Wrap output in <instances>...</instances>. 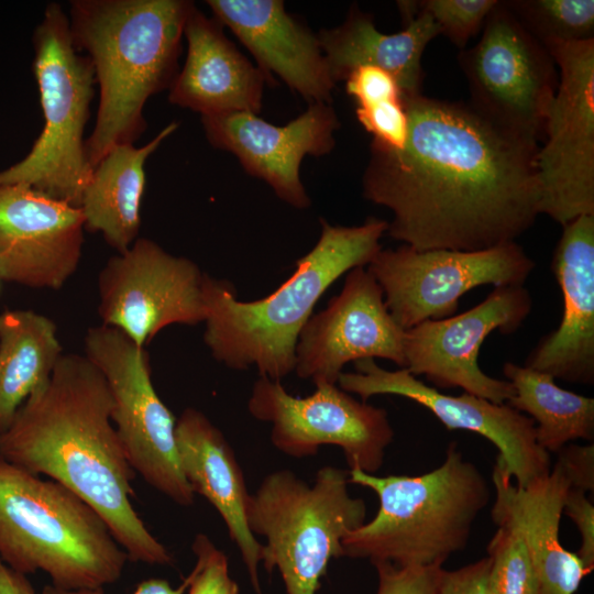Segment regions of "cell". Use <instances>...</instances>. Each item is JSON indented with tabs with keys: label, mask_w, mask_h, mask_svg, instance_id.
<instances>
[{
	"label": "cell",
	"mask_w": 594,
	"mask_h": 594,
	"mask_svg": "<svg viewBox=\"0 0 594 594\" xmlns=\"http://www.w3.org/2000/svg\"><path fill=\"white\" fill-rule=\"evenodd\" d=\"M344 80L348 95L356 102L358 120L372 134V143L400 150L408 134V116L395 78L381 68L362 66Z\"/></svg>",
	"instance_id": "cell-29"
},
{
	"label": "cell",
	"mask_w": 594,
	"mask_h": 594,
	"mask_svg": "<svg viewBox=\"0 0 594 594\" xmlns=\"http://www.w3.org/2000/svg\"><path fill=\"white\" fill-rule=\"evenodd\" d=\"M378 576L376 594H437L442 564L398 566L387 561L373 562Z\"/></svg>",
	"instance_id": "cell-34"
},
{
	"label": "cell",
	"mask_w": 594,
	"mask_h": 594,
	"mask_svg": "<svg viewBox=\"0 0 594 594\" xmlns=\"http://www.w3.org/2000/svg\"><path fill=\"white\" fill-rule=\"evenodd\" d=\"M175 440L185 479L220 514L255 592L262 594L257 571L263 544L248 524L251 494L232 447L204 413L191 407L176 419Z\"/></svg>",
	"instance_id": "cell-24"
},
{
	"label": "cell",
	"mask_w": 594,
	"mask_h": 594,
	"mask_svg": "<svg viewBox=\"0 0 594 594\" xmlns=\"http://www.w3.org/2000/svg\"><path fill=\"white\" fill-rule=\"evenodd\" d=\"M564 463L574 488L594 491V446L568 444L558 453Z\"/></svg>",
	"instance_id": "cell-37"
},
{
	"label": "cell",
	"mask_w": 594,
	"mask_h": 594,
	"mask_svg": "<svg viewBox=\"0 0 594 594\" xmlns=\"http://www.w3.org/2000/svg\"><path fill=\"white\" fill-rule=\"evenodd\" d=\"M190 579L191 576L189 573L177 587H173L169 582L164 579L144 580L138 584L132 594H185L190 583ZM41 594H105V592L103 587L63 590L48 584L43 587Z\"/></svg>",
	"instance_id": "cell-38"
},
{
	"label": "cell",
	"mask_w": 594,
	"mask_h": 594,
	"mask_svg": "<svg viewBox=\"0 0 594 594\" xmlns=\"http://www.w3.org/2000/svg\"><path fill=\"white\" fill-rule=\"evenodd\" d=\"M176 129V122L169 123L142 147L117 145L94 167L79 206L85 229L101 233L118 253L128 250L139 235L145 162Z\"/></svg>",
	"instance_id": "cell-26"
},
{
	"label": "cell",
	"mask_w": 594,
	"mask_h": 594,
	"mask_svg": "<svg viewBox=\"0 0 594 594\" xmlns=\"http://www.w3.org/2000/svg\"><path fill=\"white\" fill-rule=\"evenodd\" d=\"M543 46L560 74L536 155L539 213L563 227L594 216V38Z\"/></svg>",
	"instance_id": "cell-11"
},
{
	"label": "cell",
	"mask_w": 594,
	"mask_h": 594,
	"mask_svg": "<svg viewBox=\"0 0 594 594\" xmlns=\"http://www.w3.org/2000/svg\"><path fill=\"white\" fill-rule=\"evenodd\" d=\"M400 150L371 144L363 196L388 208L387 233L417 250L477 251L513 242L539 213L536 155L470 105L404 96Z\"/></svg>",
	"instance_id": "cell-1"
},
{
	"label": "cell",
	"mask_w": 594,
	"mask_h": 594,
	"mask_svg": "<svg viewBox=\"0 0 594 594\" xmlns=\"http://www.w3.org/2000/svg\"><path fill=\"white\" fill-rule=\"evenodd\" d=\"M101 372L82 354H63L0 433V458L46 475L87 502L106 521L129 561L169 565L168 549L131 503L134 470L111 419Z\"/></svg>",
	"instance_id": "cell-2"
},
{
	"label": "cell",
	"mask_w": 594,
	"mask_h": 594,
	"mask_svg": "<svg viewBox=\"0 0 594 594\" xmlns=\"http://www.w3.org/2000/svg\"><path fill=\"white\" fill-rule=\"evenodd\" d=\"M320 222L316 245L262 299L241 301L229 282L206 274L204 341L215 360L233 370L255 366L260 376L279 382L294 371L298 337L315 305L341 275L370 264L388 228L376 218L355 227Z\"/></svg>",
	"instance_id": "cell-4"
},
{
	"label": "cell",
	"mask_w": 594,
	"mask_h": 594,
	"mask_svg": "<svg viewBox=\"0 0 594 594\" xmlns=\"http://www.w3.org/2000/svg\"><path fill=\"white\" fill-rule=\"evenodd\" d=\"M497 0H422L418 9L431 16L457 46L463 48L483 26Z\"/></svg>",
	"instance_id": "cell-32"
},
{
	"label": "cell",
	"mask_w": 594,
	"mask_h": 594,
	"mask_svg": "<svg viewBox=\"0 0 594 594\" xmlns=\"http://www.w3.org/2000/svg\"><path fill=\"white\" fill-rule=\"evenodd\" d=\"M492 481V520L522 538L536 570L539 594H574L590 571L559 537L564 501L572 486L564 463L557 458L547 473L518 486L495 462Z\"/></svg>",
	"instance_id": "cell-21"
},
{
	"label": "cell",
	"mask_w": 594,
	"mask_h": 594,
	"mask_svg": "<svg viewBox=\"0 0 594 594\" xmlns=\"http://www.w3.org/2000/svg\"><path fill=\"white\" fill-rule=\"evenodd\" d=\"M196 564L190 572L187 594H240L229 574L227 556L205 534H197L191 544Z\"/></svg>",
	"instance_id": "cell-33"
},
{
	"label": "cell",
	"mask_w": 594,
	"mask_h": 594,
	"mask_svg": "<svg viewBox=\"0 0 594 594\" xmlns=\"http://www.w3.org/2000/svg\"><path fill=\"white\" fill-rule=\"evenodd\" d=\"M84 346L106 380L111 419L134 472L174 503L190 506L195 493L180 469L176 418L155 391L146 348L102 323L87 330Z\"/></svg>",
	"instance_id": "cell-9"
},
{
	"label": "cell",
	"mask_w": 594,
	"mask_h": 594,
	"mask_svg": "<svg viewBox=\"0 0 594 594\" xmlns=\"http://www.w3.org/2000/svg\"><path fill=\"white\" fill-rule=\"evenodd\" d=\"M184 35L186 62L169 87L168 100L201 116L256 114L262 107L266 74L224 36L222 25L194 6Z\"/></svg>",
	"instance_id": "cell-23"
},
{
	"label": "cell",
	"mask_w": 594,
	"mask_h": 594,
	"mask_svg": "<svg viewBox=\"0 0 594 594\" xmlns=\"http://www.w3.org/2000/svg\"><path fill=\"white\" fill-rule=\"evenodd\" d=\"M532 308L524 286L494 288L473 308L438 320H425L405 330L406 370L425 375L432 387H460L495 404H505L514 388L508 381L485 374L477 363L486 337L495 330L510 334L519 329Z\"/></svg>",
	"instance_id": "cell-15"
},
{
	"label": "cell",
	"mask_w": 594,
	"mask_h": 594,
	"mask_svg": "<svg viewBox=\"0 0 594 594\" xmlns=\"http://www.w3.org/2000/svg\"><path fill=\"white\" fill-rule=\"evenodd\" d=\"M404 338L377 280L364 266L354 267L342 290L300 331L294 371L317 386L337 384L343 366L359 360L385 359L405 369Z\"/></svg>",
	"instance_id": "cell-17"
},
{
	"label": "cell",
	"mask_w": 594,
	"mask_h": 594,
	"mask_svg": "<svg viewBox=\"0 0 594 594\" xmlns=\"http://www.w3.org/2000/svg\"><path fill=\"white\" fill-rule=\"evenodd\" d=\"M488 556L458 570L443 569L437 594H491Z\"/></svg>",
	"instance_id": "cell-36"
},
{
	"label": "cell",
	"mask_w": 594,
	"mask_h": 594,
	"mask_svg": "<svg viewBox=\"0 0 594 594\" xmlns=\"http://www.w3.org/2000/svg\"><path fill=\"white\" fill-rule=\"evenodd\" d=\"M215 20L228 26L265 73L294 91L328 103L336 86L317 35L285 11L279 0H209Z\"/></svg>",
	"instance_id": "cell-22"
},
{
	"label": "cell",
	"mask_w": 594,
	"mask_h": 594,
	"mask_svg": "<svg viewBox=\"0 0 594 594\" xmlns=\"http://www.w3.org/2000/svg\"><path fill=\"white\" fill-rule=\"evenodd\" d=\"M206 274L191 260L138 238L110 257L98 276L101 323L122 331L139 346L170 324L194 326L206 319Z\"/></svg>",
	"instance_id": "cell-14"
},
{
	"label": "cell",
	"mask_w": 594,
	"mask_h": 594,
	"mask_svg": "<svg viewBox=\"0 0 594 594\" xmlns=\"http://www.w3.org/2000/svg\"><path fill=\"white\" fill-rule=\"evenodd\" d=\"M349 471L321 468L309 485L289 470L270 473L251 494L246 518L263 536L265 570L277 569L287 594H316L344 537L366 519V505L348 491Z\"/></svg>",
	"instance_id": "cell-7"
},
{
	"label": "cell",
	"mask_w": 594,
	"mask_h": 594,
	"mask_svg": "<svg viewBox=\"0 0 594 594\" xmlns=\"http://www.w3.org/2000/svg\"><path fill=\"white\" fill-rule=\"evenodd\" d=\"M0 559L63 590L121 579L129 558L102 517L73 491L0 458Z\"/></svg>",
	"instance_id": "cell-6"
},
{
	"label": "cell",
	"mask_w": 594,
	"mask_h": 594,
	"mask_svg": "<svg viewBox=\"0 0 594 594\" xmlns=\"http://www.w3.org/2000/svg\"><path fill=\"white\" fill-rule=\"evenodd\" d=\"M536 264L516 241L477 251L381 250L367 265L403 328L455 315L460 298L482 285L522 286Z\"/></svg>",
	"instance_id": "cell-12"
},
{
	"label": "cell",
	"mask_w": 594,
	"mask_h": 594,
	"mask_svg": "<svg viewBox=\"0 0 594 594\" xmlns=\"http://www.w3.org/2000/svg\"><path fill=\"white\" fill-rule=\"evenodd\" d=\"M349 483L372 490L380 507L373 519L344 537L343 557L398 566L443 564L465 549L491 499L487 480L457 442L448 446L442 464L427 473L377 476L350 469Z\"/></svg>",
	"instance_id": "cell-5"
},
{
	"label": "cell",
	"mask_w": 594,
	"mask_h": 594,
	"mask_svg": "<svg viewBox=\"0 0 594 594\" xmlns=\"http://www.w3.org/2000/svg\"><path fill=\"white\" fill-rule=\"evenodd\" d=\"M483 29L477 44L459 55L471 91L470 106L504 133L538 145L558 87L556 64L503 1Z\"/></svg>",
	"instance_id": "cell-10"
},
{
	"label": "cell",
	"mask_w": 594,
	"mask_h": 594,
	"mask_svg": "<svg viewBox=\"0 0 594 594\" xmlns=\"http://www.w3.org/2000/svg\"><path fill=\"white\" fill-rule=\"evenodd\" d=\"M439 34L431 16L419 9L400 32L385 34L369 13L353 6L341 25L321 30L317 37L336 82L355 68L373 66L391 74L403 96H415L421 94L424 51Z\"/></svg>",
	"instance_id": "cell-25"
},
{
	"label": "cell",
	"mask_w": 594,
	"mask_h": 594,
	"mask_svg": "<svg viewBox=\"0 0 594 594\" xmlns=\"http://www.w3.org/2000/svg\"><path fill=\"white\" fill-rule=\"evenodd\" d=\"M491 594H539L529 551L519 534L498 526L487 546Z\"/></svg>",
	"instance_id": "cell-31"
},
{
	"label": "cell",
	"mask_w": 594,
	"mask_h": 594,
	"mask_svg": "<svg viewBox=\"0 0 594 594\" xmlns=\"http://www.w3.org/2000/svg\"><path fill=\"white\" fill-rule=\"evenodd\" d=\"M57 327L33 310L0 312V433L63 355Z\"/></svg>",
	"instance_id": "cell-27"
},
{
	"label": "cell",
	"mask_w": 594,
	"mask_h": 594,
	"mask_svg": "<svg viewBox=\"0 0 594 594\" xmlns=\"http://www.w3.org/2000/svg\"><path fill=\"white\" fill-rule=\"evenodd\" d=\"M69 28L77 50L89 57L99 105L86 140L92 168L114 146L133 144L144 132L147 99L169 88L178 74L186 20L185 0H75Z\"/></svg>",
	"instance_id": "cell-3"
},
{
	"label": "cell",
	"mask_w": 594,
	"mask_h": 594,
	"mask_svg": "<svg viewBox=\"0 0 594 594\" xmlns=\"http://www.w3.org/2000/svg\"><path fill=\"white\" fill-rule=\"evenodd\" d=\"M248 408L255 419L272 424L273 446L296 459L332 444L342 449L350 469L374 474L394 439L385 409L359 402L336 384H320L309 396L295 397L279 381L260 376Z\"/></svg>",
	"instance_id": "cell-13"
},
{
	"label": "cell",
	"mask_w": 594,
	"mask_h": 594,
	"mask_svg": "<svg viewBox=\"0 0 594 594\" xmlns=\"http://www.w3.org/2000/svg\"><path fill=\"white\" fill-rule=\"evenodd\" d=\"M539 42H576L594 38L593 0L503 1Z\"/></svg>",
	"instance_id": "cell-30"
},
{
	"label": "cell",
	"mask_w": 594,
	"mask_h": 594,
	"mask_svg": "<svg viewBox=\"0 0 594 594\" xmlns=\"http://www.w3.org/2000/svg\"><path fill=\"white\" fill-rule=\"evenodd\" d=\"M33 44L44 127L29 154L0 172V185L29 186L79 208L94 170L84 140L95 92L94 67L75 46L59 3L46 7Z\"/></svg>",
	"instance_id": "cell-8"
},
{
	"label": "cell",
	"mask_w": 594,
	"mask_h": 594,
	"mask_svg": "<svg viewBox=\"0 0 594 594\" xmlns=\"http://www.w3.org/2000/svg\"><path fill=\"white\" fill-rule=\"evenodd\" d=\"M80 208L24 185H0V280L62 288L84 245Z\"/></svg>",
	"instance_id": "cell-18"
},
{
	"label": "cell",
	"mask_w": 594,
	"mask_h": 594,
	"mask_svg": "<svg viewBox=\"0 0 594 594\" xmlns=\"http://www.w3.org/2000/svg\"><path fill=\"white\" fill-rule=\"evenodd\" d=\"M565 514L575 525L580 535L578 557L584 568L592 571L594 566V506L586 492L570 487L563 506Z\"/></svg>",
	"instance_id": "cell-35"
},
{
	"label": "cell",
	"mask_w": 594,
	"mask_h": 594,
	"mask_svg": "<svg viewBox=\"0 0 594 594\" xmlns=\"http://www.w3.org/2000/svg\"><path fill=\"white\" fill-rule=\"evenodd\" d=\"M0 594H37L26 575L9 568L0 559Z\"/></svg>",
	"instance_id": "cell-39"
},
{
	"label": "cell",
	"mask_w": 594,
	"mask_h": 594,
	"mask_svg": "<svg viewBox=\"0 0 594 594\" xmlns=\"http://www.w3.org/2000/svg\"><path fill=\"white\" fill-rule=\"evenodd\" d=\"M503 373L514 395L505 403L535 422L536 441L558 453L574 440L594 439V399L564 389L543 372L506 362Z\"/></svg>",
	"instance_id": "cell-28"
},
{
	"label": "cell",
	"mask_w": 594,
	"mask_h": 594,
	"mask_svg": "<svg viewBox=\"0 0 594 594\" xmlns=\"http://www.w3.org/2000/svg\"><path fill=\"white\" fill-rule=\"evenodd\" d=\"M354 366L356 372L340 374L337 383L341 389L359 395L362 402L375 395L402 396L427 408L448 430L484 437L497 448L496 462L516 485L525 486L550 470V453L538 446L534 420L507 404L465 392L448 395L406 369L388 371L372 359L355 361Z\"/></svg>",
	"instance_id": "cell-16"
},
{
	"label": "cell",
	"mask_w": 594,
	"mask_h": 594,
	"mask_svg": "<svg viewBox=\"0 0 594 594\" xmlns=\"http://www.w3.org/2000/svg\"><path fill=\"white\" fill-rule=\"evenodd\" d=\"M201 122L213 146L233 153L249 174L298 209L310 206L299 176L304 156L330 153L340 127L333 108L324 102L310 103L286 125H274L251 112L201 116Z\"/></svg>",
	"instance_id": "cell-19"
},
{
	"label": "cell",
	"mask_w": 594,
	"mask_h": 594,
	"mask_svg": "<svg viewBox=\"0 0 594 594\" xmlns=\"http://www.w3.org/2000/svg\"><path fill=\"white\" fill-rule=\"evenodd\" d=\"M552 272L563 297L559 327L541 338L525 366L570 383H594V216L563 226Z\"/></svg>",
	"instance_id": "cell-20"
}]
</instances>
